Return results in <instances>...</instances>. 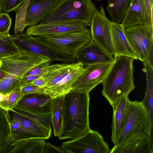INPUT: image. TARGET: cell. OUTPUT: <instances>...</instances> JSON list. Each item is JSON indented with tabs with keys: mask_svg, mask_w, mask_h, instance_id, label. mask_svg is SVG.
<instances>
[{
	"mask_svg": "<svg viewBox=\"0 0 153 153\" xmlns=\"http://www.w3.org/2000/svg\"><path fill=\"white\" fill-rule=\"evenodd\" d=\"M89 93L71 90L64 95L62 110V124L59 139L76 137L90 128Z\"/></svg>",
	"mask_w": 153,
	"mask_h": 153,
	"instance_id": "1",
	"label": "cell"
},
{
	"mask_svg": "<svg viewBox=\"0 0 153 153\" xmlns=\"http://www.w3.org/2000/svg\"><path fill=\"white\" fill-rule=\"evenodd\" d=\"M115 60L102 82V95L111 105L124 97L128 96L135 88L131 57L120 56Z\"/></svg>",
	"mask_w": 153,
	"mask_h": 153,
	"instance_id": "2",
	"label": "cell"
},
{
	"mask_svg": "<svg viewBox=\"0 0 153 153\" xmlns=\"http://www.w3.org/2000/svg\"><path fill=\"white\" fill-rule=\"evenodd\" d=\"M84 68L83 64L78 62L50 64L47 71L41 76L46 82L42 88L45 93L53 98L64 95L71 90L72 84Z\"/></svg>",
	"mask_w": 153,
	"mask_h": 153,
	"instance_id": "3",
	"label": "cell"
},
{
	"mask_svg": "<svg viewBox=\"0 0 153 153\" xmlns=\"http://www.w3.org/2000/svg\"><path fill=\"white\" fill-rule=\"evenodd\" d=\"M150 131L149 114L142 102L130 101L123 127L114 145L147 134L150 136Z\"/></svg>",
	"mask_w": 153,
	"mask_h": 153,
	"instance_id": "4",
	"label": "cell"
},
{
	"mask_svg": "<svg viewBox=\"0 0 153 153\" xmlns=\"http://www.w3.org/2000/svg\"><path fill=\"white\" fill-rule=\"evenodd\" d=\"M33 36L36 40L52 50L75 59L79 50L92 39L90 29L84 31Z\"/></svg>",
	"mask_w": 153,
	"mask_h": 153,
	"instance_id": "5",
	"label": "cell"
},
{
	"mask_svg": "<svg viewBox=\"0 0 153 153\" xmlns=\"http://www.w3.org/2000/svg\"><path fill=\"white\" fill-rule=\"evenodd\" d=\"M124 33L137 59L153 66V26L135 25L125 28Z\"/></svg>",
	"mask_w": 153,
	"mask_h": 153,
	"instance_id": "6",
	"label": "cell"
},
{
	"mask_svg": "<svg viewBox=\"0 0 153 153\" xmlns=\"http://www.w3.org/2000/svg\"><path fill=\"white\" fill-rule=\"evenodd\" d=\"M61 147L69 153H110L111 151L102 135L90 128L81 135L63 143Z\"/></svg>",
	"mask_w": 153,
	"mask_h": 153,
	"instance_id": "7",
	"label": "cell"
},
{
	"mask_svg": "<svg viewBox=\"0 0 153 153\" xmlns=\"http://www.w3.org/2000/svg\"><path fill=\"white\" fill-rule=\"evenodd\" d=\"M49 60L46 57L20 50L16 54L0 59V69L21 79L35 66Z\"/></svg>",
	"mask_w": 153,
	"mask_h": 153,
	"instance_id": "8",
	"label": "cell"
},
{
	"mask_svg": "<svg viewBox=\"0 0 153 153\" xmlns=\"http://www.w3.org/2000/svg\"><path fill=\"white\" fill-rule=\"evenodd\" d=\"M13 42L20 50L39 55L49 59L52 62H74L75 59L56 52L36 40L33 36L25 33L20 35H12Z\"/></svg>",
	"mask_w": 153,
	"mask_h": 153,
	"instance_id": "9",
	"label": "cell"
},
{
	"mask_svg": "<svg viewBox=\"0 0 153 153\" xmlns=\"http://www.w3.org/2000/svg\"><path fill=\"white\" fill-rule=\"evenodd\" d=\"M110 21L106 16L103 6H101L99 10H97L92 15L90 30L91 40L107 53L114 56Z\"/></svg>",
	"mask_w": 153,
	"mask_h": 153,
	"instance_id": "10",
	"label": "cell"
},
{
	"mask_svg": "<svg viewBox=\"0 0 153 153\" xmlns=\"http://www.w3.org/2000/svg\"><path fill=\"white\" fill-rule=\"evenodd\" d=\"M112 63H100L85 66L82 72L72 84L71 90L90 92L102 82Z\"/></svg>",
	"mask_w": 153,
	"mask_h": 153,
	"instance_id": "11",
	"label": "cell"
},
{
	"mask_svg": "<svg viewBox=\"0 0 153 153\" xmlns=\"http://www.w3.org/2000/svg\"><path fill=\"white\" fill-rule=\"evenodd\" d=\"M62 0H29L25 14L24 27L39 25Z\"/></svg>",
	"mask_w": 153,
	"mask_h": 153,
	"instance_id": "12",
	"label": "cell"
},
{
	"mask_svg": "<svg viewBox=\"0 0 153 153\" xmlns=\"http://www.w3.org/2000/svg\"><path fill=\"white\" fill-rule=\"evenodd\" d=\"M53 99L45 93L25 94L15 108L36 114L51 115Z\"/></svg>",
	"mask_w": 153,
	"mask_h": 153,
	"instance_id": "13",
	"label": "cell"
},
{
	"mask_svg": "<svg viewBox=\"0 0 153 153\" xmlns=\"http://www.w3.org/2000/svg\"><path fill=\"white\" fill-rule=\"evenodd\" d=\"M89 30L87 27L82 22H62L29 26L25 33L33 36H39Z\"/></svg>",
	"mask_w": 153,
	"mask_h": 153,
	"instance_id": "14",
	"label": "cell"
},
{
	"mask_svg": "<svg viewBox=\"0 0 153 153\" xmlns=\"http://www.w3.org/2000/svg\"><path fill=\"white\" fill-rule=\"evenodd\" d=\"M124 28L138 25L153 26V20L144 0H130L121 23Z\"/></svg>",
	"mask_w": 153,
	"mask_h": 153,
	"instance_id": "15",
	"label": "cell"
},
{
	"mask_svg": "<svg viewBox=\"0 0 153 153\" xmlns=\"http://www.w3.org/2000/svg\"><path fill=\"white\" fill-rule=\"evenodd\" d=\"M75 59L86 66L97 64L113 63L115 57L105 51L91 40L79 50Z\"/></svg>",
	"mask_w": 153,
	"mask_h": 153,
	"instance_id": "16",
	"label": "cell"
},
{
	"mask_svg": "<svg viewBox=\"0 0 153 153\" xmlns=\"http://www.w3.org/2000/svg\"><path fill=\"white\" fill-rule=\"evenodd\" d=\"M114 57L124 56L137 59L124 33V28L121 24L110 21L109 23Z\"/></svg>",
	"mask_w": 153,
	"mask_h": 153,
	"instance_id": "17",
	"label": "cell"
},
{
	"mask_svg": "<svg viewBox=\"0 0 153 153\" xmlns=\"http://www.w3.org/2000/svg\"><path fill=\"white\" fill-rule=\"evenodd\" d=\"M110 153H153V141L149 134L133 138L114 145Z\"/></svg>",
	"mask_w": 153,
	"mask_h": 153,
	"instance_id": "18",
	"label": "cell"
},
{
	"mask_svg": "<svg viewBox=\"0 0 153 153\" xmlns=\"http://www.w3.org/2000/svg\"><path fill=\"white\" fill-rule=\"evenodd\" d=\"M91 0H62L48 16L39 25L63 15H70L85 8L95 6Z\"/></svg>",
	"mask_w": 153,
	"mask_h": 153,
	"instance_id": "19",
	"label": "cell"
},
{
	"mask_svg": "<svg viewBox=\"0 0 153 153\" xmlns=\"http://www.w3.org/2000/svg\"><path fill=\"white\" fill-rule=\"evenodd\" d=\"M128 96L124 97L112 104L113 109L111 126V140L115 144L123 127L129 102Z\"/></svg>",
	"mask_w": 153,
	"mask_h": 153,
	"instance_id": "20",
	"label": "cell"
},
{
	"mask_svg": "<svg viewBox=\"0 0 153 153\" xmlns=\"http://www.w3.org/2000/svg\"><path fill=\"white\" fill-rule=\"evenodd\" d=\"M12 117L19 120L29 138H44L47 140L51 135L52 129H49L37 123L27 117L13 110Z\"/></svg>",
	"mask_w": 153,
	"mask_h": 153,
	"instance_id": "21",
	"label": "cell"
},
{
	"mask_svg": "<svg viewBox=\"0 0 153 153\" xmlns=\"http://www.w3.org/2000/svg\"><path fill=\"white\" fill-rule=\"evenodd\" d=\"M143 71L146 77V89L142 102L148 112L150 122V136L153 140V66L147 62H143Z\"/></svg>",
	"mask_w": 153,
	"mask_h": 153,
	"instance_id": "22",
	"label": "cell"
},
{
	"mask_svg": "<svg viewBox=\"0 0 153 153\" xmlns=\"http://www.w3.org/2000/svg\"><path fill=\"white\" fill-rule=\"evenodd\" d=\"M9 111L0 107V153H9L14 142L10 137Z\"/></svg>",
	"mask_w": 153,
	"mask_h": 153,
	"instance_id": "23",
	"label": "cell"
},
{
	"mask_svg": "<svg viewBox=\"0 0 153 153\" xmlns=\"http://www.w3.org/2000/svg\"><path fill=\"white\" fill-rule=\"evenodd\" d=\"M44 138H31L18 141L12 146L9 153H44Z\"/></svg>",
	"mask_w": 153,
	"mask_h": 153,
	"instance_id": "24",
	"label": "cell"
},
{
	"mask_svg": "<svg viewBox=\"0 0 153 153\" xmlns=\"http://www.w3.org/2000/svg\"><path fill=\"white\" fill-rule=\"evenodd\" d=\"M130 0H108L107 10L111 21L121 24L126 14Z\"/></svg>",
	"mask_w": 153,
	"mask_h": 153,
	"instance_id": "25",
	"label": "cell"
},
{
	"mask_svg": "<svg viewBox=\"0 0 153 153\" xmlns=\"http://www.w3.org/2000/svg\"><path fill=\"white\" fill-rule=\"evenodd\" d=\"M64 96L53 98L51 109V124L55 136L58 137L62 124V110Z\"/></svg>",
	"mask_w": 153,
	"mask_h": 153,
	"instance_id": "26",
	"label": "cell"
},
{
	"mask_svg": "<svg viewBox=\"0 0 153 153\" xmlns=\"http://www.w3.org/2000/svg\"><path fill=\"white\" fill-rule=\"evenodd\" d=\"M19 51L9 32L0 33V59L14 55Z\"/></svg>",
	"mask_w": 153,
	"mask_h": 153,
	"instance_id": "27",
	"label": "cell"
},
{
	"mask_svg": "<svg viewBox=\"0 0 153 153\" xmlns=\"http://www.w3.org/2000/svg\"><path fill=\"white\" fill-rule=\"evenodd\" d=\"M21 78L9 74L0 80V93L10 94L12 91L22 86Z\"/></svg>",
	"mask_w": 153,
	"mask_h": 153,
	"instance_id": "28",
	"label": "cell"
},
{
	"mask_svg": "<svg viewBox=\"0 0 153 153\" xmlns=\"http://www.w3.org/2000/svg\"><path fill=\"white\" fill-rule=\"evenodd\" d=\"M11 120L10 122V137L14 144L18 141L29 139L21 123L13 117Z\"/></svg>",
	"mask_w": 153,
	"mask_h": 153,
	"instance_id": "29",
	"label": "cell"
},
{
	"mask_svg": "<svg viewBox=\"0 0 153 153\" xmlns=\"http://www.w3.org/2000/svg\"><path fill=\"white\" fill-rule=\"evenodd\" d=\"M13 110L25 116L43 126L51 129V115H43L31 113L14 108Z\"/></svg>",
	"mask_w": 153,
	"mask_h": 153,
	"instance_id": "30",
	"label": "cell"
},
{
	"mask_svg": "<svg viewBox=\"0 0 153 153\" xmlns=\"http://www.w3.org/2000/svg\"><path fill=\"white\" fill-rule=\"evenodd\" d=\"M20 87L10 93L7 100L0 102V107L7 110H12L24 95Z\"/></svg>",
	"mask_w": 153,
	"mask_h": 153,
	"instance_id": "31",
	"label": "cell"
},
{
	"mask_svg": "<svg viewBox=\"0 0 153 153\" xmlns=\"http://www.w3.org/2000/svg\"><path fill=\"white\" fill-rule=\"evenodd\" d=\"M52 62L49 60L42 63L31 69L23 76L33 75L40 76L47 71L49 65Z\"/></svg>",
	"mask_w": 153,
	"mask_h": 153,
	"instance_id": "32",
	"label": "cell"
},
{
	"mask_svg": "<svg viewBox=\"0 0 153 153\" xmlns=\"http://www.w3.org/2000/svg\"><path fill=\"white\" fill-rule=\"evenodd\" d=\"M26 0H2L3 10L5 13L16 11Z\"/></svg>",
	"mask_w": 153,
	"mask_h": 153,
	"instance_id": "33",
	"label": "cell"
},
{
	"mask_svg": "<svg viewBox=\"0 0 153 153\" xmlns=\"http://www.w3.org/2000/svg\"><path fill=\"white\" fill-rule=\"evenodd\" d=\"M12 19L6 13L0 14V33L9 32L10 28Z\"/></svg>",
	"mask_w": 153,
	"mask_h": 153,
	"instance_id": "34",
	"label": "cell"
},
{
	"mask_svg": "<svg viewBox=\"0 0 153 153\" xmlns=\"http://www.w3.org/2000/svg\"><path fill=\"white\" fill-rule=\"evenodd\" d=\"M21 91L23 94L37 93H45L42 88L32 84L22 85L20 87Z\"/></svg>",
	"mask_w": 153,
	"mask_h": 153,
	"instance_id": "35",
	"label": "cell"
},
{
	"mask_svg": "<svg viewBox=\"0 0 153 153\" xmlns=\"http://www.w3.org/2000/svg\"><path fill=\"white\" fill-rule=\"evenodd\" d=\"M67 153L62 148L55 146L49 142H45L44 153Z\"/></svg>",
	"mask_w": 153,
	"mask_h": 153,
	"instance_id": "36",
	"label": "cell"
},
{
	"mask_svg": "<svg viewBox=\"0 0 153 153\" xmlns=\"http://www.w3.org/2000/svg\"><path fill=\"white\" fill-rule=\"evenodd\" d=\"M39 77L38 76L33 75L23 76L21 79L22 85L30 84L32 81Z\"/></svg>",
	"mask_w": 153,
	"mask_h": 153,
	"instance_id": "37",
	"label": "cell"
},
{
	"mask_svg": "<svg viewBox=\"0 0 153 153\" xmlns=\"http://www.w3.org/2000/svg\"><path fill=\"white\" fill-rule=\"evenodd\" d=\"M46 84V82L45 80L41 76L32 81L30 84L36 85L40 88H43Z\"/></svg>",
	"mask_w": 153,
	"mask_h": 153,
	"instance_id": "38",
	"label": "cell"
},
{
	"mask_svg": "<svg viewBox=\"0 0 153 153\" xmlns=\"http://www.w3.org/2000/svg\"><path fill=\"white\" fill-rule=\"evenodd\" d=\"M151 17L152 18L153 0H144Z\"/></svg>",
	"mask_w": 153,
	"mask_h": 153,
	"instance_id": "39",
	"label": "cell"
},
{
	"mask_svg": "<svg viewBox=\"0 0 153 153\" xmlns=\"http://www.w3.org/2000/svg\"><path fill=\"white\" fill-rule=\"evenodd\" d=\"M9 74L0 69V80L8 76Z\"/></svg>",
	"mask_w": 153,
	"mask_h": 153,
	"instance_id": "40",
	"label": "cell"
},
{
	"mask_svg": "<svg viewBox=\"0 0 153 153\" xmlns=\"http://www.w3.org/2000/svg\"><path fill=\"white\" fill-rule=\"evenodd\" d=\"M9 95V94L8 95H4L0 93V102L7 100Z\"/></svg>",
	"mask_w": 153,
	"mask_h": 153,
	"instance_id": "41",
	"label": "cell"
},
{
	"mask_svg": "<svg viewBox=\"0 0 153 153\" xmlns=\"http://www.w3.org/2000/svg\"><path fill=\"white\" fill-rule=\"evenodd\" d=\"M3 10L2 0H0V14Z\"/></svg>",
	"mask_w": 153,
	"mask_h": 153,
	"instance_id": "42",
	"label": "cell"
},
{
	"mask_svg": "<svg viewBox=\"0 0 153 153\" xmlns=\"http://www.w3.org/2000/svg\"><path fill=\"white\" fill-rule=\"evenodd\" d=\"M97 0L100 1V0Z\"/></svg>",
	"mask_w": 153,
	"mask_h": 153,
	"instance_id": "43",
	"label": "cell"
}]
</instances>
